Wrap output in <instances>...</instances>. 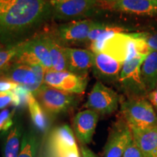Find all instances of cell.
Here are the masks:
<instances>
[{
  "mask_svg": "<svg viewBox=\"0 0 157 157\" xmlns=\"http://www.w3.org/2000/svg\"><path fill=\"white\" fill-rule=\"evenodd\" d=\"M51 15L46 0H0V42L5 47L24 42Z\"/></svg>",
  "mask_w": 157,
  "mask_h": 157,
  "instance_id": "obj_1",
  "label": "cell"
},
{
  "mask_svg": "<svg viewBox=\"0 0 157 157\" xmlns=\"http://www.w3.org/2000/svg\"><path fill=\"white\" fill-rule=\"evenodd\" d=\"M121 112L130 129H143L157 126L156 110L144 97H130L123 101Z\"/></svg>",
  "mask_w": 157,
  "mask_h": 157,
  "instance_id": "obj_2",
  "label": "cell"
},
{
  "mask_svg": "<svg viewBox=\"0 0 157 157\" xmlns=\"http://www.w3.org/2000/svg\"><path fill=\"white\" fill-rule=\"evenodd\" d=\"M46 71L41 64L28 65L15 62L0 76V78H6L23 86L34 95L44 84Z\"/></svg>",
  "mask_w": 157,
  "mask_h": 157,
  "instance_id": "obj_3",
  "label": "cell"
},
{
  "mask_svg": "<svg viewBox=\"0 0 157 157\" xmlns=\"http://www.w3.org/2000/svg\"><path fill=\"white\" fill-rule=\"evenodd\" d=\"M77 95L44 84L34 97L45 112L51 115H58L73 109L78 103Z\"/></svg>",
  "mask_w": 157,
  "mask_h": 157,
  "instance_id": "obj_4",
  "label": "cell"
},
{
  "mask_svg": "<svg viewBox=\"0 0 157 157\" xmlns=\"http://www.w3.org/2000/svg\"><path fill=\"white\" fill-rule=\"evenodd\" d=\"M15 62L28 65L41 64L47 71L52 70V62L44 34L20 43Z\"/></svg>",
  "mask_w": 157,
  "mask_h": 157,
  "instance_id": "obj_5",
  "label": "cell"
},
{
  "mask_svg": "<svg viewBox=\"0 0 157 157\" xmlns=\"http://www.w3.org/2000/svg\"><path fill=\"white\" fill-rule=\"evenodd\" d=\"M52 16L63 21H78L90 16L98 8L96 0H51Z\"/></svg>",
  "mask_w": 157,
  "mask_h": 157,
  "instance_id": "obj_6",
  "label": "cell"
},
{
  "mask_svg": "<svg viewBox=\"0 0 157 157\" xmlns=\"http://www.w3.org/2000/svg\"><path fill=\"white\" fill-rule=\"evenodd\" d=\"M47 146L51 157H80L74 132L68 124L51 130Z\"/></svg>",
  "mask_w": 157,
  "mask_h": 157,
  "instance_id": "obj_7",
  "label": "cell"
},
{
  "mask_svg": "<svg viewBox=\"0 0 157 157\" xmlns=\"http://www.w3.org/2000/svg\"><path fill=\"white\" fill-rule=\"evenodd\" d=\"M146 56L138 55L132 59L125 60L123 63L118 82L127 93L132 95V98L147 95L141 76V67Z\"/></svg>",
  "mask_w": 157,
  "mask_h": 157,
  "instance_id": "obj_8",
  "label": "cell"
},
{
  "mask_svg": "<svg viewBox=\"0 0 157 157\" xmlns=\"http://www.w3.org/2000/svg\"><path fill=\"white\" fill-rule=\"evenodd\" d=\"M119 103L120 98L117 92L98 81L88 95L84 107L98 114H110L117 111Z\"/></svg>",
  "mask_w": 157,
  "mask_h": 157,
  "instance_id": "obj_9",
  "label": "cell"
},
{
  "mask_svg": "<svg viewBox=\"0 0 157 157\" xmlns=\"http://www.w3.org/2000/svg\"><path fill=\"white\" fill-rule=\"evenodd\" d=\"M44 84L66 93L83 94L88 84L87 76L74 74L68 71H48L44 75Z\"/></svg>",
  "mask_w": 157,
  "mask_h": 157,
  "instance_id": "obj_10",
  "label": "cell"
},
{
  "mask_svg": "<svg viewBox=\"0 0 157 157\" xmlns=\"http://www.w3.org/2000/svg\"><path fill=\"white\" fill-rule=\"evenodd\" d=\"M98 7L138 16H156L157 2L149 0H103Z\"/></svg>",
  "mask_w": 157,
  "mask_h": 157,
  "instance_id": "obj_11",
  "label": "cell"
},
{
  "mask_svg": "<svg viewBox=\"0 0 157 157\" xmlns=\"http://www.w3.org/2000/svg\"><path fill=\"white\" fill-rule=\"evenodd\" d=\"M132 134L130 127L121 117L116 121L110 131L104 148L103 157H122Z\"/></svg>",
  "mask_w": 157,
  "mask_h": 157,
  "instance_id": "obj_12",
  "label": "cell"
},
{
  "mask_svg": "<svg viewBox=\"0 0 157 157\" xmlns=\"http://www.w3.org/2000/svg\"><path fill=\"white\" fill-rule=\"evenodd\" d=\"M98 23L89 19L63 23L57 30V37L61 43L66 44L87 42L90 32Z\"/></svg>",
  "mask_w": 157,
  "mask_h": 157,
  "instance_id": "obj_13",
  "label": "cell"
},
{
  "mask_svg": "<svg viewBox=\"0 0 157 157\" xmlns=\"http://www.w3.org/2000/svg\"><path fill=\"white\" fill-rule=\"evenodd\" d=\"M98 119L99 114L90 109L84 110L75 115L73 120L74 132L82 145L91 143Z\"/></svg>",
  "mask_w": 157,
  "mask_h": 157,
  "instance_id": "obj_14",
  "label": "cell"
},
{
  "mask_svg": "<svg viewBox=\"0 0 157 157\" xmlns=\"http://www.w3.org/2000/svg\"><path fill=\"white\" fill-rule=\"evenodd\" d=\"M67 71L78 75L87 76L93 66L95 54L84 49L65 47Z\"/></svg>",
  "mask_w": 157,
  "mask_h": 157,
  "instance_id": "obj_15",
  "label": "cell"
},
{
  "mask_svg": "<svg viewBox=\"0 0 157 157\" xmlns=\"http://www.w3.org/2000/svg\"><path fill=\"white\" fill-rule=\"evenodd\" d=\"M123 63L105 52L95 54L93 66L94 75L107 82L119 81Z\"/></svg>",
  "mask_w": 157,
  "mask_h": 157,
  "instance_id": "obj_16",
  "label": "cell"
},
{
  "mask_svg": "<svg viewBox=\"0 0 157 157\" xmlns=\"http://www.w3.org/2000/svg\"><path fill=\"white\" fill-rule=\"evenodd\" d=\"M131 131L135 143L146 157H157V126Z\"/></svg>",
  "mask_w": 157,
  "mask_h": 157,
  "instance_id": "obj_17",
  "label": "cell"
},
{
  "mask_svg": "<svg viewBox=\"0 0 157 157\" xmlns=\"http://www.w3.org/2000/svg\"><path fill=\"white\" fill-rule=\"evenodd\" d=\"M50 52L51 62H52V70L55 71H67L66 56L65 52V46L58 39L50 34H44Z\"/></svg>",
  "mask_w": 157,
  "mask_h": 157,
  "instance_id": "obj_18",
  "label": "cell"
},
{
  "mask_svg": "<svg viewBox=\"0 0 157 157\" xmlns=\"http://www.w3.org/2000/svg\"><path fill=\"white\" fill-rule=\"evenodd\" d=\"M22 124L20 121L14 123L13 126L10 129L6 137L3 147V157H17L21 144L23 136Z\"/></svg>",
  "mask_w": 157,
  "mask_h": 157,
  "instance_id": "obj_19",
  "label": "cell"
},
{
  "mask_svg": "<svg viewBox=\"0 0 157 157\" xmlns=\"http://www.w3.org/2000/svg\"><path fill=\"white\" fill-rule=\"evenodd\" d=\"M141 76L147 93L157 84V52L151 51L143 63Z\"/></svg>",
  "mask_w": 157,
  "mask_h": 157,
  "instance_id": "obj_20",
  "label": "cell"
},
{
  "mask_svg": "<svg viewBox=\"0 0 157 157\" xmlns=\"http://www.w3.org/2000/svg\"><path fill=\"white\" fill-rule=\"evenodd\" d=\"M28 108L31 121L34 127L40 132H46L49 128L50 121L46 112L32 93L30 94L29 98Z\"/></svg>",
  "mask_w": 157,
  "mask_h": 157,
  "instance_id": "obj_21",
  "label": "cell"
},
{
  "mask_svg": "<svg viewBox=\"0 0 157 157\" xmlns=\"http://www.w3.org/2000/svg\"><path fill=\"white\" fill-rule=\"evenodd\" d=\"M39 146V140L32 130L24 132L22 144L17 157H36Z\"/></svg>",
  "mask_w": 157,
  "mask_h": 157,
  "instance_id": "obj_22",
  "label": "cell"
},
{
  "mask_svg": "<svg viewBox=\"0 0 157 157\" xmlns=\"http://www.w3.org/2000/svg\"><path fill=\"white\" fill-rule=\"evenodd\" d=\"M19 44L6 46L0 49V76L15 62Z\"/></svg>",
  "mask_w": 157,
  "mask_h": 157,
  "instance_id": "obj_23",
  "label": "cell"
},
{
  "mask_svg": "<svg viewBox=\"0 0 157 157\" xmlns=\"http://www.w3.org/2000/svg\"><path fill=\"white\" fill-rule=\"evenodd\" d=\"M15 98V107H23L25 105H28L29 98L31 93L26 88L21 85H17L13 90Z\"/></svg>",
  "mask_w": 157,
  "mask_h": 157,
  "instance_id": "obj_24",
  "label": "cell"
},
{
  "mask_svg": "<svg viewBox=\"0 0 157 157\" xmlns=\"http://www.w3.org/2000/svg\"><path fill=\"white\" fill-rule=\"evenodd\" d=\"M15 110L4 109L0 112V132H7L14 124Z\"/></svg>",
  "mask_w": 157,
  "mask_h": 157,
  "instance_id": "obj_25",
  "label": "cell"
},
{
  "mask_svg": "<svg viewBox=\"0 0 157 157\" xmlns=\"http://www.w3.org/2000/svg\"><path fill=\"white\" fill-rule=\"evenodd\" d=\"M122 157H146V156L140 150L132 137V140L127 145Z\"/></svg>",
  "mask_w": 157,
  "mask_h": 157,
  "instance_id": "obj_26",
  "label": "cell"
},
{
  "mask_svg": "<svg viewBox=\"0 0 157 157\" xmlns=\"http://www.w3.org/2000/svg\"><path fill=\"white\" fill-rule=\"evenodd\" d=\"M10 105H15V98L13 91L0 93V109H3Z\"/></svg>",
  "mask_w": 157,
  "mask_h": 157,
  "instance_id": "obj_27",
  "label": "cell"
},
{
  "mask_svg": "<svg viewBox=\"0 0 157 157\" xmlns=\"http://www.w3.org/2000/svg\"><path fill=\"white\" fill-rule=\"evenodd\" d=\"M18 84L10 81L6 78H0V93L2 92L13 91Z\"/></svg>",
  "mask_w": 157,
  "mask_h": 157,
  "instance_id": "obj_28",
  "label": "cell"
},
{
  "mask_svg": "<svg viewBox=\"0 0 157 157\" xmlns=\"http://www.w3.org/2000/svg\"><path fill=\"white\" fill-rule=\"evenodd\" d=\"M146 98L151 103L155 110L157 111V84L151 91L147 93Z\"/></svg>",
  "mask_w": 157,
  "mask_h": 157,
  "instance_id": "obj_29",
  "label": "cell"
},
{
  "mask_svg": "<svg viewBox=\"0 0 157 157\" xmlns=\"http://www.w3.org/2000/svg\"><path fill=\"white\" fill-rule=\"evenodd\" d=\"M146 42L151 52L156 51L157 52V33L147 36Z\"/></svg>",
  "mask_w": 157,
  "mask_h": 157,
  "instance_id": "obj_30",
  "label": "cell"
},
{
  "mask_svg": "<svg viewBox=\"0 0 157 157\" xmlns=\"http://www.w3.org/2000/svg\"><path fill=\"white\" fill-rule=\"evenodd\" d=\"M80 149H81L82 157H98L90 148H88L84 145H81L80 146Z\"/></svg>",
  "mask_w": 157,
  "mask_h": 157,
  "instance_id": "obj_31",
  "label": "cell"
},
{
  "mask_svg": "<svg viewBox=\"0 0 157 157\" xmlns=\"http://www.w3.org/2000/svg\"><path fill=\"white\" fill-rule=\"evenodd\" d=\"M4 47H5V46H4V45L2 44V43L1 42H0V49L3 48H4Z\"/></svg>",
  "mask_w": 157,
  "mask_h": 157,
  "instance_id": "obj_32",
  "label": "cell"
},
{
  "mask_svg": "<svg viewBox=\"0 0 157 157\" xmlns=\"http://www.w3.org/2000/svg\"><path fill=\"white\" fill-rule=\"evenodd\" d=\"M149 1H153V2H157V0H149Z\"/></svg>",
  "mask_w": 157,
  "mask_h": 157,
  "instance_id": "obj_33",
  "label": "cell"
},
{
  "mask_svg": "<svg viewBox=\"0 0 157 157\" xmlns=\"http://www.w3.org/2000/svg\"><path fill=\"white\" fill-rule=\"evenodd\" d=\"M97 1V2H101V1H103V0H96Z\"/></svg>",
  "mask_w": 157,
  "mask_h": 157,
  "instance_id": "obj_34",
  "label": "cell"
},
{
  "mask_svg": "<svg viewBox=\"0 0 157 157\" xmlns=\"http://www.w3.org/2000/svg\"><path fill=\"white\" fill-rule=\"evenodd\" d=\"M46 1H47V0H46ZM50 1H51V0H50Z\"/></svg>",
  "mask_w": 157,
  "mask_h": 157,
  "instance_id": "obj_35",
  "label": "cell"
}]
</instances>
